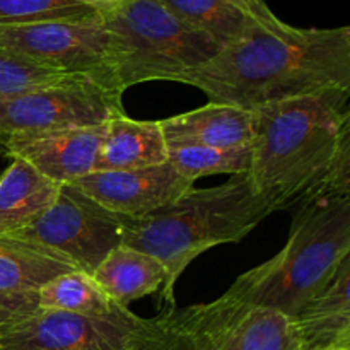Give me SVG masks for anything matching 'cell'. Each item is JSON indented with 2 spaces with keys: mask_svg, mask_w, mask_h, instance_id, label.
I'll return each mask as SVG.
<instances>
[{
  "mask_svg": "<svg viewBox=\"0 0 350 350\" xmlns=\"http://www.w3.org/2000/svg\"><path fill=\"white\" fill-rule=\"evenodd\" d=\"M98 12L108 33L109 68L122 92L142 82H174L222 48L178 19L161 0H116Z\"/></svg>",
  "mask_w": 350,
  "mask_h": 350,
  "instance_id": "obj_5",
  "label": "cell"
},
{
  "mask_svg": "<svg viewBox=\"0 0 350 350\" xmlns=\"http://www.w3.org/2000/svg\"><path fill=\"white\" fill-rule=\"evenodd\" d=\"M122 219L74 185H62L53 204L12 236L60 253L91 275L108 253L122 245Z\"/></svg>",
  "mask_w": 350,
  "mask_h": 350,
  "instance_id": "obj_7",
  "label": "cell"
},
{
  "mask_svg": "<svg viewBox=\"0 0 350 350\" xmlns=\"http://www.w3.org/2000/svg\"><path fill=\"white\" fill-rule=\"evenodd\" d=\"M38 293V310L67 311L94 318H120L130 313L94 282L89 273L74 270L44 282Z\"/></svg>",
  "mask_w": 350,
  "mask_h": 350,
  "instance_id": "obj_19",
  "label": "cell"
},
{
  "mask_svg": "<svg viewBox=\"0 0 350 350\" xmlns=\"http://www.w3.org/2000/svg\"><path fill=\"white\" fill-rule=\"evenodd\" d=\"M161 2L187 26L198 33L207 34L221 46L236 43L250 36L253 31L267 27L228 0H161Z\"/></svg>",
  "mask_w": 350,
  "mask_h": 350,
  "instance_id": "obj_20",
  "label": "cell"
},
{
  "mask_svg": "<svg viewBox=\"0 0 350 350\" xmlns=\"http://www.w3.org/2000/svg\"><path fill=\"white\" fill-rule=\"evenodd\" d=\"M140 317L120 318L38 310L26 320L0 330V347L10 350H132Z\"/></svg>",
  "mask_w": 350,
  "mask_h": 350,
  "instance_id": "obj_9",
  "label": "cell"
},
{
  "mask_svg": "<svg viewBox=\"0 0 350 350\" xmlns=\"http://www.w3.org/2000/svg\"><path fill=\"white\" fill-rule=\"evenodd\" d=\"M350 89H328L253 109L248 176L279 211L318 195H350Z\"/></svg>",
  "mask_w": 350,
  "mask_h": 350,
  "instance_id": "obj_2",
  "label": "cell"
},
{
  "mask_svg": "<svg viewBox=\"0 0 350 350\" xmlns=\"http://www.w3.org/2000/svg\"><path fill=\"white\" fill-rule=\"evenodd\" d=\"M70 74L53 70L44 65L34 64L0 48V99L23 94L34 88H41L50 82L60 81Z\"/></svg>",
  "mask_w": 350,
  "mask_h": 350,
  "instance_id": "obj_24",
  "label": "cell"
},
{
  "mask_svg": "<svg viewBox=\"0 0 350 350\" xmlns=\"http://www.w3.org/2000/svg\"><path fill=\"white\" fill-rule=\"evenodd\" d=\"M167 163L190 183L212 174H246L252 166V146L232 149L202 146L167 147Z\"/></svg>",
  "mask_w": 350,
  "mask_h": 350,
  "instance_id": "obj_22",
  "label": "cell"
},
{
  "mask_svg": "<svg viewBox=\"0 0 350 350\" xmlns=\"http://www.w3.org/2000/svg\"><path fill=\"white\" fill-rule=\"evenodd\" d=\"M96 7L75 0H0V26L41 21H96Z\"/></svg>",
  "mask_w": 350,
  "mask_h": 350,
  "instance_id": "obj_23",
  "label": "cell"
},
{
  "mask_svg": "<svg viewBox=\"0 0 350 350\" xmlns=\"http://www.w3.org/2000/svg\"><path fill=\"white\" fill-rule=\"evenodd\" d=\"M122 96L88 75H67L0 99V140L101 125L125 113Z\"/></svg>",
  "mask_w": 350,
  "mask_h": 350,
  "instance_id": "obj_6",
  "label": "cell"
},
{
  "mask_svg": "<svg viewBox=\"0 0 350 350\" xmlns=\"http://www.w3.org/2000/svg\"><path fill=\"white\" fill-rule=\"evenodd\" d=\"M91 277L122 308L159 293L166 282V272L156 258L126 245L113 248Z\"/></svg>",
  "mask_w": 350,
  "mask_h": 350,
  "instance_id": "obj_17",
  "label": "cell"
},
{
  "mask_svg": "<svg viewBox=\"0 0 350 350\" xmlns=\"http://www.w3.org/2000/svg\"><path fill=\"white\" fill-rule=\"evenodd\" d=\"M330 350H349V349H330Z\"/></svg>",
  "mask_w": 350,
  "mask_h": 350,
  "instance_id": "obj_28",
  "label": "cell"
},
{
  "mask_svg": "<svg viewBox=\"0 0 350 350\" xmlns=\"http://www.w3.org/2000/svg\"><path fill=\"white\" fill-rule=\"evenodd\" d=\"M0 350H10V349H2V347H0Z\"/></svg>",
  "mask_w": 350,
  "mask_h": 350,
  "instance_id": "obj_29",
  "label": "cell"
},
{
  "mask_svg": "<svg viewBox=\"0 0 350 350\" xmlns=\"http://www.w3.org/2000/svg\"><path fill=\"white\" fill-rule=\"evenodd\" d=\"M228 2H231L232 5L241 9L243 12H246L250 17H253V19L258 21L260 24L267 27H279L284 24V21H280L272 12V9L267 5L265 0H228Z\"/></svg>",
  "mask_w": 350,
  "mask_h": 350,
  "instance_id": "obj_26",
  "label": "cell"
},
{
  "mask_svg": "<svg viewBox=\"0 0 350 350\" xmlns=\"http://www.w3.org/2000/svg\"><path fill=\"white\" fill-rule=\"evenodd\" d=\"M72 185L109 212L129 219L152 214L193 188L170 163L139 170L94 171Z\"/></svg>",
  "mask_w": 350,
  "mask_h": 350,
  "instance_id": "obj_11",
  "label": "cell"
},
{
  "mask_svg": "<svg viewBox=\"0 0 350 350\" xmlns=\"http://www.w3.org/2000/svg\"><path fill=\"white\" fill-rule=\"evenodd\" d=\"M75 2L85 3V5H92V7H96V9H99V7L108 5V3H111V2H116V0H75Z\"/></svg>",
  "mask_w": 350,
  "mask_h": 350,
  "instance_id": "obj_27",
  "label": "cell"
},
{
  "mask_svg": "<svg viewBox=\"0 0 350 350\" xmlns=\"http://www.w3.org/2000/svg\"><path fill=\"white\" fill-rule=\"evenodd\" d=\"M36 311V291H0V330L26 320Z\"/></svg>",
  "mask_w": 350,
  "mask_h": 350,
  "instance_id": "obj_25",
  "label": "cell"
},
{
  "mask_svg": "<svg viewBox=\"0 0 350 350\" xmlns=\"http://www.w3.org/2000/svg\"><path fill=\"white\" fill-rule=\"evenodd\" d=\"M195 310L215 350H303L293 318L273 308L224 294Z\"/></svg>",
  "mask_w": 350,
  "mask_h": 350,
  "instance_id": "obj_10",
  "label": "cell"
},
{
  "mask_svg": "<svg viewBox=\"0 0 350 350\" xmlns=\"http://www.w3.org/2000/svg\"><path fill=\"white\" fill-rule=\"evenodd\" d=\"M106 123L58 130L43 135L0 140L3 154L23 159L58 185H72L94 173Z\"/></svg>",
  "mask_w": 350,
  "mask_h": 350,
  "instance_id": "obj_12",
  "label": "cell"
},
{
  "mask_svg": "<svg viewBox=\"0 0 350 350\" xmlns=\"http://www.w3.org/2000/svg\"><path fill=\"white\" fill-rule=\"evenodd\" d=\"M132 350H215L202 328L197 310L164 308L157 317L140 318Z\"/></svg>",
  "mask_w": 350,
  "mask_h": 350,
  "instance_id": "obj_21",
  "label": "cell"
},
{
  "mask_svg": "<svg viewBox=\"0 0 350 350\" xmlns=\"http://www.w3.org/2000/svg\"><path fill=\"white\" fill-rule=\"evenodd\" d=\"M174 82L200 89L208 103L246 109L350 89V27H260Z\"/></svg>",
  "mask_w": 350,
  "mask_h": 350,
  "instance_id": "obj_1",
  "label": "cell"
},
{
  "mask_svg": "<svg viewBox=\"0 0 350 350\" xmlns=\"http://www.w3.org/2000/svg\"><path fill=\"white\" fill-rule=\"evenodd\" d=\"M167 163V144L159 122L118 113L106 122L94 171H123Z\"/></svg>",
  "mask_w": 350,
  "mask_h": 350,
  "instance_id": "obj_15",
  "label": "cell"
},
{
  "mask_svg": "<svg viewBox=\"0 0 350 350\" xmlns=\"http://www.w3.org/2000/svg\"><path fill=\"white\" fill-rule=\"evenodd\" d=\"M272 198L258 193L248 173L211 188H190L178 200L149 215L122 219V245L147 253L163 265L166 282L159 296L176 308L174 287L181 273L207 250L239 243L277 212Z\"/></svg>",
  "mask_w": 350,
  "mask_h": 350,
  "instance_id": "obj_3",
  "label": "cell"
},
{
  "mask_svg": "<svg viewBox=\"0 0 350 350\" xmlns=\"http://www.w3.org/2000/svg\"><path fill=\"white\" fill-rule=\"evenodd\" d=\"M167 147L202 146L215 149L252 146L256 116L253 109L222 103L159 120Z\"/></svg>",
  "mask_w": 350,
  "mask_h": 350,
  "instance_id": "obj_13",
  "label": "cell"
},
{
  "mask_svg": "<svg viewBox=\"0 0 350 350\" xmlns=\"http://www.w3.org/2000/svg\"><path fill=\"white\" fill-rule=\"evenodd\" d=\"M350 256V195H318L293 208L277 255L236 279L228 296L293 317L330 284Z\"/></svg>",
  "mask_w": 350,
  "mask_h": 350,
  "instance_id": "obj_4",
  "label": "cell"
},
{
  "mask_svg": "<svg viewBox=\"0 0 350 350\" xmlns=\"http://www.w3.org/2000/svg\"><path fill=\"white\" fill-rule=\"evenodd\" d=\"M60 187L26 161L12 159L0 176V234H14L40 217Z\"/></svg>",
  "mask_w": 350,
  "mask_h": 350,
  "instance_id": "obj_16",
  "label": "cell"
},
{
  "mask_svg": "<svg viewBox=\"0 0 350 350\" xmlns=\"http://www.w3.org/2000/svg\"><path fill=\"white\" fill-rule=\"evenodd\" d=\"M291 318L303 350H350V256L330 284Z\"/></svg>",
  "mask_w": 350,
  "mask_h": 350,
  "instance_id": "obj_14",
  "label": "cell"
},
{
  "mask_svg": "<svg viewBox=\"0 0 350 350\" xmlns=\"http://www.w3.org/2000/svg\"><path fill=\"white\" fill-rule=\"evenodd\" d=\"M0 48L64 74L88 75L122 92L109 68L108 33L99 19L0 26Z\"/></svg>",
  "mask_w": 350,
  "mask_h": 350,
  "instance_id": "obj_8",
  "label": "cell"
},
{
  "mask_svg": "<svg viewBox=\"0 0 350 350\" xmlns=\"http://www.w3.org/2000/svg\"><path fill=\"white\" fill-rule=\"evenodd\" d=\"M77 267L38 243L0 234V291H38L44 282Z\"/></svg>",
  "mask_w": 350,
  "mask_h": 350,
  "instance_id": "obj_18",
  "label": "cell"
}]
</instances>
